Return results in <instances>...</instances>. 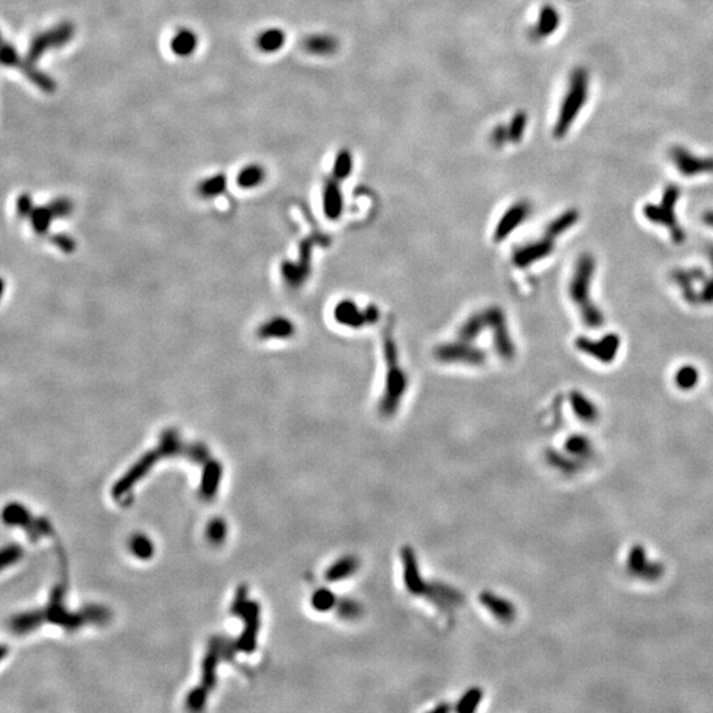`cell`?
<instances>
[{
    "instance_id": "cell-1",
    "label": "cell",
    "mask_w": 713,
    "mask_h": 713,
    "mask_svg": "<svg viewBox=\"0 0 713 713\" xmlns=\"http://www.w3.org/2000/svg\"><path fill=\"white\" fill-rule=\"evenodd\" d=\"M383 361L386 365L383 391L378 403L379 414L383 418H392L400 407L409 385L407 373L400 365L398 343L389 332L382 340Z\"/></svg>"
},
{
    "instance_id": "cell-2",
    "label": "cell",
    "mask_w": 713,
    "mask_h": 713,
    "mask_svg": "<svg viewBox=\"0 0 713 713\" xmlns=\"http://www.w3.org/2000/svg\"><path fill=\"white\" fill-rule=\"evenodd\" d=\"M596 269L597 263L593 255L589 253L580 255L568 286L569 297L574 304L578 306L582 321L592 329L601 328L605 324L602 310L594 304L593 299L591 297V287L593 284Z\"/></svg>"
},
{
    "instance_id": "cell-3",
    "label": "cell",
    "mask_w": 713,
    "mask_h": 713,
    "mask_svg": "<svg viewBox=\"0 0 713 713\" xmlns=\"http://www.w3.org/2000/svg\"><path fill=\"white\" fill-rule=\"evenodd\" d=\"M589 94V73L582 67L574 69L569 74L567 93L561 101L558 118L554 126V136L563 139L574 126L580 111L585 106Z\"/></svg>"
},
{
    "instance_id": "cell-4",
    "label": "cell",
    "mask_w": 713,
    "mask_h": 713,
    "mask_svg": "<svg viewBox=\"0 0 713 713\" xmlns=\"http://www.w3.org/2000/svg\"><path fill=\"white\" fill-rule=\"evenodd\" d=\"M679 199L680 188L675 184H670L664 188L659 204H647L644 206L646 220L667 229L672 242L677 245L683 243L687 238V233L678 221L675 212Z\"/></svg>"
},
{
    "instance_id": "cell-5",
    "label": "cell",
    "mask_w": 713,
    "mask_h": 713,
    "mask_svg": "<svg viewBox=\"0 0 713 713\" xmlns=\"http://www.w3.org/2000/svg\"><path fill=\"white\" fill-rule=\"evenodd\" d=\"M435 358L442 363H455L478 367L485 365L486 354L472 342L456 340L445 342L435 349Z\"/></svg>"
},
{
    "instance_id": "cell-6",
    "label": "cell",
    "mask_w": 713,
    "mask_h": 713,
    "mask_svg": "<svg viewBox=\"0 0 713 713\" xmlns=\"http://www.w3.org/2000/svg\"><path fill=\"white\" fill-rule=\"evenodd\" d=\"M484 312L486 316L488 330L492 332L493 343L497 354L505 361H511L515 356L517 349L510 333L508 317L503 309L493 306L486 308Z\"/></svg>"
},
{
    "instance_id": "cell-7",
    "label": "cell",
    "mask_w": 713,
    "mask_h": 713,
    "mask_svg": "<svg viewBox=\"0 0 713 713\" xmlns=\"http://www.w3.org/2000/svg\"><path fill=\"white\" fill-rule=\"evenodd\" d=\"M1 63L4 67H14L24 73V76L44 93H54L56 82L47 73L36 67V63L30 61L27 57L21 58L14 45L4 43L1 47Z\"/></svg>"
},
{
    "instance_id": "cell-8",
    "label": "cell",
    "mask_w": 713,
    "mask_h": 713,
    "mask_svg": "<svg viewBox=\"0 0 713 713\" xmlns=\"http://www.w3.org/2000/svg\"><path fill=\"white\" fill-rule=\"evenodd\" d=\"M74 34V25L70 21H64L43 34L34 36V40L30 44V49L27 52V58L32 63H37L41 58V56L52 48H60L68 44Z\"/></svg>"
},
{
    "instance_id": "cell-9",
    "label": "cell",
    "mask_w": 713,
    "mask_h": 713,
    "mask_svg": "<svg viewBox=\"0 0 713 713\" xmlns=\"http://www.w3.org/2000/svg\"><path fill=\"white\" fill-rule=\"evenodd\" d=\"M555 242L556 240L543 234L541 239H535L521 246H517L512 250L511 262L517 269L521 270L531 267L552 255L555 251Z\"/></svg>"
},
{
    "instance_id": "cell-10",
    "label": "cell",
    "mask_w": 713,
    "mask_h": 713,
    "mask_svg": "<svg viewBox=\"0 0 713 713\" xmlns=\"http://www.w3.org/2000/svg\"><path fill=\"white\" fill-rule=\"evenodd\" d=\"M532 214V204L527 200H519L503 212L501 218L495 223L493 231V240L495 243H501L522 226Z\"/></svg>"
},
{
    "instance_id": "cell-11",
    "label": "cell",
    "mask_w": 713,
    "mask_h": 713,
    "mask_svg": "<svg viewBox=\"0 0 713 713\" xmlns=\"http://www.w3.org/2000/svg\"><path fill=\"white\" fill-rule=\"evenodd\" d=\"M575 346L578 352L592 356L601 363H611L620 352L621 337L617 333H608L598 340H592L589 337H578L575 341Z\"/></svg>"
},
{
    "instance_id": "cell-12",
    "label": "cell",
    "mask_w": 713,
    "mask_h": 713,
    "mask_svg": "<svg viewBox=\"0 0 713 713\" xmlns=\"http://www.w3.org/2000/svg\"><path fill=\"white\" fill-rule=\"evenodd\" d=\"M670 159L684 177L713 173V156H697L681 146H675L670 150Z\"/></svg>"
},
{
    "instance_id": "cell-13",
    "label": "cell",
    "mask_w": 713,
    "mask_h": 713,
    "mask_svg": "<svg viewBox=\"0 0 713 713\" xmlns=\"http://www.w3.org/2000/svg\"><path fill=\"white\" fill-rule=\"evenodd\" d=\"M400 559L403 563V581L408 593L414 596H427L429 589V582H427L422 574L419 561L414 548L403 547L400 551Z\"/></svg>"
},
{
    "instance_id": "cell-14",
    "label": "cell",
    "mask_w": 713,
    "mask_h": 713,
    "mask_svg": "<svg viewBox=\"0 0 713 713\" xmlns=\"http://www.w3.org/2000/svg\"><path fill=\"white\" fill-rule=\"evenodd\" d=\"M672 282L679 287L684 300L691 304L697 306L700 304V296L699 291H697V283L701 282L704 283L707 279V273L700 267H692V269H675L671 272Z\"/></svg>"
},
{
    "instance_id": "cell-15",
    "label": "cell",
    "mask_w": 713,
    "mask_h": 713,
    "mask_svg": "<svg viewBox=\"0 0 713 713\" xmlns=\"http://www.w3.org/2000/svg\"><path fill=\"white\" fill-rule=\"evenodd\" d=\"M333 319L341 326H345V328H349L353 330L361 329L367 325L365 308L363 309L359 308L356 302L352 299H342L335 306Z\"/></svg>"
},
{
    "instance_id": "cell-16",
    "label": "cell",
    "mask_w": 713,
    "mask_h": 713,
    "mask_svg": "<svg viewBox=\"0 0 713 713\" xmlns=\"http://www.w3.org/2000/svg\"><path fill=\"white\" fill-rule=\"evenodd\" d=\"M343 193L340 181L335 177L325 180L323 188V209L325 217L329 221H339L343 213Z\"/></svg>"
},
{
    "instance_id": "cell-17",
    "label": "cell",
    "mask_w": 713,
    "mask_h": 713,
    "mask_svg": "<svg viewBox=\"0 0 713 713\" xmlns=\"http://www.w3.org/2000/svg\"><path fill=\"white\" fill-rule=\"evenodd\" d=\"M479 602L499 622L510 624L515 620V607L508 598H503L489 591H484L479 594Z\"/></svg>"
},
{
    "instance_id": "cell-18",
    "label": "cell",
    "mask_w": 713,
    "mask_h": 713,
    "mask_svg": "<svg viewBox=\"0 0 713 713\" xmlns=\"http://www.w3.org/2000/svg\"><path fill=\"white\" fill-rule=\"evenodd\" d=\"M561 17L558 10L550 4H545L538 15L536 23L530 30V38L534 41H541L548 36L555 34L561 25Z\"/></svg>"
},
{
    "instance_id": "cell-19",
    "label": "cell",
    "mask_w": 713,
    "mask_h": 713,
    "mask_svg": "<svg viewBox=\"0 0 713 713\" xmlns=\"http://www.w3.org/2000/svg\"><path fill=\"white\" fill-rule=\"evenodd\" d=\"M4 519L5 522H8L10 525H19V526L25 527V530L30 532V536L36 539V536H44L47 535V532H49V525L43 522V521H37V522H32V523H28L31 522V517L28 515V512L23 508L17 506V505H10L7 509L4 510Z\"/></svg>"
},
{
    "instance_id": "cell-20",
    "label": "cell",
    "mask_w": 713,
    "mask_h": 713,
    "mask_svg": "<svg viewBox=\"0 0 713 713\" xmlns=\"http://www.w3.org/2000/svg\"><path fill=\"white\" fill-rule=\"evenodd\" d=\"M302 48L313 56H332L340 48V41L330 34H313L306 36L302 41Z\"/></svg>"
},
{
    "instance_id": "cell-21",
    "label": "cell",
    "mask_w": 713,
    "mask_h": 713,
    "mask_svg": "<svg viewBox=\"0 0 713 713\" xmlns=\"http://www.w3.org/2000/svg\"><path fill=\"white\" fill-rule=\"evenodd\" d=\"M359 568V561L354 555L342 556L335 561L324 574V578L328 582H340L346 578H352Z\"/></svg>"
},
{
    "instance_id": "cell-22",
    "label": "cell",
    "mask_w": 713,
    "mask_h": 713,
    "mask_svg": "<svg viewBox=\"0 0 713 713\" xmlns=\"http://www.w3.org/2000/svg\"><path fill=\"white\" fill-rule=\"evenodd\" d=\"M485 330H488L485 312H475L468 316L465 321L460 325L457 340L475 343V341L478 340Z\"/></svg>"
},
{
    "instance_id": "cell-23",
    "label": "cell",
    "mask_w": 713,
    "mask_h": 713,
    "mask_svg": "<svg viewBox=\"0 0 713 713\" xmlns=\"http://www.w3.org/2000/svg\"><path fill=\"white\" fill-rule=\"evenodd\" d=\"M427 597H429L431 601H433L440 608L456 607L462 601V594L457 589L442 582L429 584Z\"/></svg>"
},
{
    "instance_id": "cell-24",
    "label": "cell",
    "mask_w": 713,
    "mask_h": 713,
    "mask_svg": "<svg viewBox=\"0 0 713 713\" xmlns=\"http://www.w3.org/2000/svg\"><path fill=\"white\" fill-rule=\"evenodd\" d=\"M578 218H580V214L576 209H568L547 225V227L544 230V236L556 240L563 234H565L568 230H571L578 223Z\"/></svg>"
},
{
    "instance_id": "cell-25",
    "label": "cell",
    "mask_w": 713,
    "mask_h": 713,
    "mask_svg": "<svg viewBox=\"0 0 713 713\" xmlns=\"http://www.w3.org/2000/svg\"><path fill=\"white\" fill-rule=\"evenodd\" d=\"M569 402L572 405L574 412L576 414V416L580 420H584L588 423L597 420L598 409L585 394H582L580 391H572L569 394Z\"/></svg>"
},
{
    "instance_id": "cell-26",
    "label": "cell",
    "mask_w": 713,
    "mask_h": 713,
    "mask_svg": "<svg viewBox=\"0 0 713 713\" xmlns=\"http://www.w3.org/2000/svg\"><path fill=\"white\" fill-rule=\"evenodd\" d=\"M287 36L280 28H270L256 37V47L263 53L279 52L286 44Z\"/></svg>"
},
{
    "instance_id": "cell-27",
    "label": "cell",
    "mask_w": 713,
    "mask_h": 713,
    "mask_svg": "<svg viewBox=\"0 0 713 713\" xmlns=\"http://www.w3.org/2000/svg\"><path fill=\"white\" fill-rule=\"evenodd\" d=\"M197 44H199L197 34L189 30H181L172 38L170 49L174 54H177L180 57H187L196 51Z\"/></svg>"
},
{
    "instance_id": "cell-28",
    "label": "cell",
    "mask_w": 713,
    "mask_h": 713,
    "mask_svg": "<svg viewBox=\"0 0 713 713\" xmlns=\"http://www.w3.org/2000/svg\"><path fill=\"white\" fill-rule=\"evenodd\" d=\"M354 168V159L353 153L348 148H341L335 156L333 167H332V177H335L339 181L346 180Z\"/></svg>"
},
{
    "instance_id": "cell-29",
    "label": "cell",
    "mask_w": 713,
    "mask_h": 713,
    "mask_svg": "<svg viewBox=\"0 0 713 713\" xmlns=\"http://www.w3.org/2000/svg\"><path fill=\"white\" fill-rule=\"evenodd\" d=\"M674 381L680 390H692L697 387V383L700 381V373L695 366L686 365V366H681L679 370L675 373Z\"/></svg>"
},
{
    "instance_id": "cell-30",
    "label": "cell",
    "mask_w": 713,
    "mask_h": 713,
    "mask_svg": "<svg viewBox=\"0 0 713 713\" xmlns=\"http://www.w3.org/2000/svg\"><path fill=\"white\" fill-rule=\"evenodd\" d=\"M221 478V468L217 464H210L205 468L204 477H203V486L201 493L205 498H212L217 492L218 484Z\"/></svg>"
},
{
    "instance_id": "cell-31",
    "label": "cell",
    "mask_w": 713,
    "mask_h": 713,
    "mask_svg": "<svg viewBox=\"0 0 713 713\" xmlns=\"http://www.w3.org/2000/svg\"><path fill=\"white\" fill-rule=\"evenodd\" d=\"M310 604H312L315 611L325 613V611L336 609V607L339 604V600H337L336 594L333 593L330 589L320 588L312 596Z\"/></svg>"
},
{
    "instance_id": "cell-32",
    "label": "cell",
    "mask_w": 713,
    "mask_h": 713,
    "mask_svg": "<svg viewBox=\"0 0 713 713\" xmlns=\"http://www.w3.org/2000/svg\"><path fill=\"white\" fill-rule=\"evenodd\" d=\"M482 699H484V691L478 687H472L461 697L455 710H456V712L459 713L475 712V710L479 707Z\"/></svg>"
},
{
    "instance_id": "cell-33",
    "label": "cell",
    "mask_w": 713,
    "mask_h": 713,
    "mask_svg": "<svg viewBox=\"0 0 713 713\" xmlns=\"http://www.w3.org/2000/svg\"><path fill=\"white\" fill-rule=\"evenodd\" d=\"M527 122H528V117L523 110H519L512 115V118L510 119L509 124H508L510 143H512V144L521 143V140L525 136Z\"/></svg>"
},
{
    "instance_id": "cell-34",
    "label": "cell",
    "mask_w": 713,
    "mask_h": 713,
    "mask_svg": "<svg viewBox=\"0 0 713 713\" xmlns=\"http://www.w3.org/2000/svg\"><path fill=\"white\" fill-rule=\"evenodd\" d=\"M336 611H337V614L340 615V618H342V620L353 621V620H356V618L361 617L362 607H361V604H358L354 600L343 598V600H339Z\"/></svg>"
},
{
    "instance_id": "cell-35",
    "label": "cell",
    "mask_w": 713,
    "mask_h": 713,
    "mask_svg": "<svg viewBox=\"0 0 713 713\" xmlns=\"http://www.w3.org/2000/svg\"><path fill=\"white\" fill-rule=\"evenodd\" d=\"M131 550L137 558L150 559L153 554V545L150 539L143 535H136L131 541Z\"/></svg>"
},
{
    "instance_id": "cell-36",
    "label": "cell",
    "mask_w": 713,
    "mask_h": 713,
    "mask_svg": "<svg viewBox=\"0 0 713 713\" xmlns=\"http://www.w3.org/2000/svg\"><path fill=\"white\" fill-rule=\"evenodd\" d=\"M707 253H708L710 262H711V266H712V275H711V278L705 279V282L703 283L701 289L699 292V295H700V304L713 306V245L708 247Z\"/></svg>"
},
{
    "instance_id": "cell-37",
    "label": "cell",
    "mask_w": 713,
    "mask_h": 713,
    "mask_svg": "<svg viewBox=\"0 0 713 713\" xmlns=\"http://www.w3.org/2000/svg\"><path fill=\"white\" fill-rule=\"evenodd\" d=\"M264 177V170L259 166H251L243 170L239 176V183L243 187H253L259 184Z\"/></svg>"
},
{
    "instance_id": "cell-38",
    "label": "cell",
    "mask_w": 713,
    "mask_h": 713,
    "mask_svg": "<svg viewBox=\"0 0 713 713\" xmlns=\"http://www.w3.org/2000/svg\"><path fill=\"white\" fill-rule=\"evenodd\" d=\"M490 142H492L493 146L497 148H502L503 146L510 143L508 124H497L492 130Z\"/></svg>"
},
{
    "instance_id": "cell-39",
    "label": "cell",
    "mask_w": 713,
    "mask_h": 713,
    "mask_svg": "<svg viewBox=\"0 0 713 713\" xmlns=\"http://www.w3.org/2000/svg\"><path fill=\"white\" fill-rule=\"evenodd\" d=\"M225 535H226V527L222 521L217 519L210 523V526L207 528V536L210 538L212 542L220 543L223 541Z\"/></svg>"
},
{
    "instance_id": "cell-40",
    "label": "cell",
    "mask_w": 713,
    "mask_h": 713,
    "mask_svg": "<svg viewBox=\"0 0 713 713\" xmlns=\"http://www.w3.org/2000/svg\"><path fill=\"white\" fill-rule=\"evenodd\" d=\"M20 554H21V551L16 545H10L8 548H5L3 552V561H1L3 565H7L8 563H14L17 561L20 558Z\"/></svg>"
},
{
    "instance_id": "cell-41",
    "label": "cell",
    "mask_w": 713,
    "mask_h": 713,
    "mask_svg": "<svg viewBox=\"0 0 713 713\" xmlns=\"http://www.w3.org/2000/svg\"><path fill=\"white\" fill-rule=\"evenodd\" d=\"M365 315H366L367 325H374V324L378 323L381 319V312H379L378 306H374V304H369L365 308Z\"/></svg>"
},
{
    "instance_id": "cell-42",
    "label": "cell",
    "mask_w": 713,
    "mask_h": 713,
    "mask_svg": "<svg viewBox=\"0 0 713 713\" xmlns=\"http://www.w3.org/2000/svg\"><path fill=\"white\" fill-rule=\"evenodd\" d=\"M701 218H703V222H704L707 226H710L711 229H713V210L705 212V213L703 214Z\"/></svg>"
},
{
    "instance_id": "cell-43",
    "label": "cell",
    "mask_w": 713,
    "mask_h": 713,
    "mask_svg": "<svg viewBox=\"0 0 713 713\" xmlns=\"http://www.w3.org/2000/svg\"><path fill=\"white\" fill-rule=\"evenodd\" d=\"M449 711H451V707H448V705H445V704H442V705H439V707H436V708H435V710H432V712H435V713H439V712L446 713V712H449Z\"/></svg>"
}]
</instances>
